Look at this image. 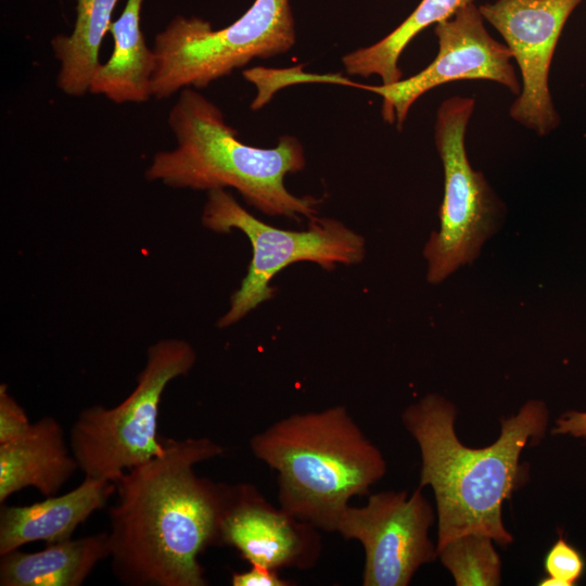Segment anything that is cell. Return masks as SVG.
Returning a JSON list of instances; mask_svg holds the SVG:
<instances>
[{
	"label": "cell",
	"instance_id": "obj_1",
	"mask_svg": "<svg viewBox=\"0 0 586 586\" xmlns=\"http://www.w3.org/2000/svg\"><path fill=\"white\" fill-rule=\"evenodd\" d=\"M208 437L165 440L163 451L115 481L109 510V558L126 586H206L200 556L220 545L229 484L194 467L222 455Z\"/></svg>",
	"mask_w": 586,
	"mask_h": 586
},
{
	"label": "cell",
	"instance_id": "obj_2",
	"mask_svg": "<svg viewBox=\"0 0 586 586\" xmlns=\"http://www.w3.org/2000/svg\"><path fill=\"white\" fill-rule=\"evenodd\" d=\"M456 416L454 404L437 394L424 396L402 415L421 453L419 487L434 492L436 550L469 533L507 546L513 536L504 525L502 504L527 481L528 467L520 457L545 436L549 410L542 400L526 402L517 415L501 418L499 437L484 448H470L458 440Z\"/></svg>",
	"mask_w": 586,
	"mask_h": 586
},
{
	"label": "cell",
	"instance_id": "obj_3",
	"mask_svg": "<svg viewBox=\"0 0 586 586\" xmlns=\"http://www.w3.org/2000/svg\"><path fill=\"white\" fill-rule=\"evenodd\" d=\"M176 145L157 152L145 171L150 181L176 189H235L245 203L269 216L298 220L317 214L319 200L296 196L284 184L288 174L306 165L297 138L281 136L275 148L242 142L222 111L194 88H184L168 114Z\"/></svg>",
	"mask_w": 586,
	"mask_h": 586
},
{
	"label": "cell",
	"instance_id": "obj_4",
	"mask_svg": "<svg viewBox=\"0 0 586 586\" xmlns=\"http://www.w3.org/2000/svg\"><path fill=\"white\" fill-rule=\"evenodd\" d=\"M249 445L277 472L279 506L330 533L349 500L368 495L386 472L380 449L340 405L281 418Z\"/></svg>",
	"mask_w": 586,
	"mask_h": 586
},
{
	"label": "cell",
	"instance_id": "obj_5",
	"mask_svg": "<svg viewBox=\"0 0 586 586\" xmlns=\"http://www.w3.org/2000/svg\"><path fill=\"white\" fill-rule=\"evenodd\" d=\"M295 40L290 0H255L220 29L196 16L177 15L154 39L152 97L163 100L184 88H205L254 59L288 52Z\"/></svg>",
	"mask_w": 586,
	"mask_h": 586
},
{
	"label": "cell",
	"instance_id": "obj_6",
	"mask_svg": "<svg viewBox=\"0 0 586 586\" xmlns=\"http://www.w3.org/2000/svg\"><path fill=\"white\" fill-rule=\"evenodd\" d=\"M196 353L184 340L164 339L148 349L146 362L131 393L118 405L82 409L69 430V445L85 476L110 482L164 449L157 437L163 393L195 365Z\"/></svg>",
	"mask_w": 586,
	"mask_h": 586
},
{
	"label": "cell",
	"instance_id": "obj_7",
	"mask_svg": "<svg viewBox=\"0 0 586 586\" xmlns=\"http://www.w3.org/2000/svg\"><path fill=\"white\" fill-rule=\"evenodd\" d=\"M201 220L216 233L240 230L252 245L247 272L231 295L229 309L218 319L219 328L237 323L269 301L275 293L271 280L288 266L311 262L331 270L358 264L366 253L365 239L336 219L314 216L306 230L279 229L254 217L225 189L207 192Z\"/></svg>",
	"mask_w": 586,
	"mask_h": 586
},
{
	"label": "cell",
	"instance_id": "obj_8",
	"mask_svg": "<svg viewBox=\"0 0 586 586\" xmlns=\"http://www.w3.org/2000/svg\"><path fill=\"white\" fill-rule=\"evenodd\" d=\"M474 107L473 98L455 95L436 112L434 142L444 170V195L440 230L431 233L423 250L432 284L473 262L505 214L504 203L468 158L466 133Z\"/></svg>",
	"mask_w": 586,
	"mask_h": 586
},
{
	"label": "cell",
	"instance_id": "obj_9",
	"mask_svg": "<svg viewBox=\"0 0 586 586\" xmlns=\"http://www.w3.org/2000/svg\"><path fill=\"white\" fill-rule=\"evenodd\" d=\"M438 51L421 72L391 85L349 86L382 98V117L402 129L413 103L438 86L458 80H489L518 95L521 82L505 43L494 39L484 25L479 5L470 3L451 17L434 25Z\"/></svg>",
	"mask_w": 586,
	"mask_h": 586
},
{
	"label": "cell",
	"instance_id": "obj_10",
	"mask_svg": "<svg viewBox=\"0 0 586 586\" xmlns=\"http://www.w3.org/2000/svg\"><path fill=\"white\" fill-rule=\"evenodd\" d=\"M435 514L421 487L369 495L365 506H348L335 532L359 542L365 550L364 586H407L418 569L434 561L429 538Z\"/></svg>",
	"mask_w": 586,
	"mask_h": 586
},
{
	"label": "cell",
	"instance_id": "obj_11",
	"mask_svg": "<svg viewBox=\"0 0 586 586\" xmlns=\"http://www.w3.org/2000/svg\"><path fill=\"white\" fill-rule=\"evenodd\" d=\"M583 0H495L479 5L502 37L521 73V91L510 117L539 137L560 125L549 89V71L564 25Z\"/></svg>",
	"mask_w": 586,
	"mask_h": 586
},
{
	"label": "cell",
	"instance_id": "obj_12",
	"mask_svg": "<svg viewBox=\"0 0 586 586\" xmlns=\"http://www.w3.org/2000/svg\"><path fill=\"white\" fill-rule=\"evenodd\" d=\"M318 531L273 507L254 485L229 486L219 522L220 545L234 548L250 564L309 569L321 552Z\"/></svg>",
	"mask_w": 586,
	"mask_h": 586
},
{
	"label": "cell",
	"instance_id": "obj_13",
	"mask_svg": "<svg viewBox=\"0 0 586 586\" xmlns=\"http://www.w3.org/2000/svg\"><path fill=\"white\" fill-rule=\"evenodd\" d=\"M115 483L85 476L74 489L28 506L0 508V555L34 542L53 544L72 538L77 526L102 509Z\"/></svg>",
	"mask_w": 586,
	"mask_h": 586
},
{
	"label": "cell",
	"instance_id": "obj_14",
	"mask_svg": "<svg viewBox=\"0 0 586 586\" xmlns=\"http://www.w3.org/2000/svg\"><path fill=\"white\" fill-rule=\"evenodd\" d=\"M77 470L61 423L44 416L20 437L0 444V504L26 487L53 496Z\"/></svg>",
	"mask_w": 586,
	"mask_h": 586
},
{
	"label": "cell",
	"instance_id": "obj_15",
	"mask_svg": "<svg viewBox=\"0 0 586 586\" xmlns=\"http://www.w3.org/2000/svg\"><path fill=\"white\" fill-rule=\"evenodd\" d=\"M144 0H127L109 33L113 50L101 63L91 80L89 92L101 94L114 103H142L152 98V80L156 55L146 44L140 27Z\"/></svg>",
	"mask_w": 586,
	"mask_h": 586
},
{
	"label": "cell",
	"instance_id": "obj_16",
	"mask_svg": "<svg viewBox=\"0 0 586 586\" xmlns=\"http://www.w3.org/2000/svg\"><path fill=\"white\" fill-rule=\"evenodd\" d=\"M107 533L48 544L36 552L0 555L1 586H80L109 558Z\"/></svg>",
	"mask_w": 586,
	"mask_h": 586
},
{
	"label": "cell",
	"instance_id": "obj_17",
	"mask_svg": "<svg viewBox=\"0 0 586 586\" xmlns=\"http://www.w3.org/2000/svg\"><path fill=\"white\" fill-rule=\"evenodd\" d=\"M118 1L75 0L76 17L72 33L58 35L51 40L54 58L60 62L56 86L65 94L81 97L89 92L101 64L102 42Z\"/></svg>",
	"mask_w": 586,
	"mask_h": 586
},
{
	"label": "cell",
	"instance_id": "obj_18",
	"mask_svg": "<svg viewBox=\"0 0 586 586\" xmlns=\"http://www.w3.org/2000/svg\"><path fill=\"white\" fill-rule=\"evenodd\" d=\"M474 0H421L411 14L388 35L365 48L356 49L342 58L345 72L368 78L377 75L382 85L403 79L399 58L410 41L431 25H436L456 14Z\"/></svg>",
	"mask_w": 586,
	"mask_h": 586
},
{
	"label": "cell",
	"instance_id": "obj_19",
	"mask_svg": "<svg viewBox=\"0 0 586 586\" xmlns=\"http://www.w3.org/2000/svg\"><path fill=\"white\" fill-rule=\"evenodd\" d=\"M487 535L469 533L447 543L438 552L457 586H497L501 560Z\"/></svg>",
	"mask_w": 586,
	"mask_h": 586
},
{
	"label": "cell",
	"instance_id": "obj_20",
	"mask_svg": "<svg viewBox=\"0 0 586 586\" xmlns=\"http://www.w3.org/2000/svg\"><path fill=\"white\" fill-rule=\"evenodd\" d=\"M547 574L540 586H573L582 577L585 562L579 551L563 537L551 546L544 561Z\"/></svg>",
	"mask_w": 586,
	"mask_h": 586
},
{
	"label": "cell",
	"instance_id": "obj_21",
	"mask_svg": "<svg viewBox=\"0 0 586 586\" xmlns=\"http://www.w3.org/2000/svg\"><path fill=\"white\" fill-rule=\"evenodd\" d=\"M23 407L8 392V385H0V444L23 435L30 426Z\"/></svg>",
	"mask_w": 586,
	"mask_h": 586
},
{
	"label": "cell",
	"instance_id": "obj_22",
	"mask_svg": "<svg viewBox=\"0 0 586 586\" xmlns=\"http://www.w3.org/2000/svg\"><path fill=\"white\" fill-rule=\"evenodd\" d=\"M232 586H290L291 581L281 578L277 570L262 565L251 564V568L242 572H233L231 575Z\"/></svg>",
	"mask_w": 586,
	"mask_h": 586
},
{
	"label": "cell",
	"instance_id": "obj_23",
	"mask_svg": "<svg viewBox=\"0 0 586 586\" xmlns=\"http://www.w3.org/2000/svg\"><path fill=\"white\" fill-rule=\"evenodd\" d=\"M551 432L557 435H570L586 440V411L569 410L564 412L557 419Z\"/></svg>",
	"mask_w": 586,
	"mask_h": 586
}]
</instances>
